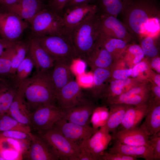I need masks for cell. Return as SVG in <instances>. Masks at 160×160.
I'll use <instances>...</instances> for the list:
<instances>
[{
    "label": "cell",
    "instance_id": "1",
    "mask_svg": "<svg viewBox=\"0 0 160 160\" xmlns=\"http://www.w3.org/2000/svg\"><path fill=\"white\" fill-rule=\"evenodd\" d=\"M159 13L157 0H132L123 13L124 25L130 33L142 39L156 37L160 31Z\"/></svg>",
    "mask_w": 160,
    "mask_h": 160
},
{
    "label": "cell",
    "instance_id": "2",
    "mask_svg": "<svg viewBox=\"0 0 160 160\" xmlns=\"http://www.w3.org/2000/svg\"><path fill=\"white\" fill-rule=\"evenodd\" d=\"M50 70L36 72L22 83L24 97L31 113L41 105H57L56 92Z\"/></svg>",
    "mask_w": 160,
    "mask_h": 160
},
{
    "label": "cell",
    "instance_id": "3",
    "mask_svg": "<svg viewBox=\"0 0 160 160\" xmlns=\"http://www.w3.org/2000/svg\"><path fill=\"white\" fill-rule=\"evenodd\" d=\"M101 32L97 12L85 19L70 34L78 57L84 59L98 43Z\"/></svg>",
    "mask_w": 160,
    "mask_h": 160
},
{
    "label": "cell",
    "instance_id": "4",
    "mask_svg": "<svg viewBox=\"0 0 160 160\" xmlns=\"http://www.w3.org/2000/svg\"><path fill=\"white\" fill-rule=\"evenodd\" d=\"M55 60H73L78 57L70 34L68 33L52 35L33 37Z\"/></svg>",
    "mask_w": 160,
    "mask_h": 160
},
{
    "label": "cell",
    "instance_id": "5",
    "mask_svg": "<svg viewBox=\"0 0 160 160\" xmlns=\"http://www.w3.org/2000/svg\"><path fill=\"white\" fill-rule=\"evenodd\" d=\"M29 24L32 36L57 35L68 33L64 28L62 17L46 7L33 18Z\"/></svg>",
    "mask_w": 160,
    "mask_h": 160
},
{
    "label": "cell",
    "instance_id": "6",
    "mask_svg": "<svg viewBox=\"0 0 160 160\" xmlns=\"http://www.w3.org/2000/svg\"><path fill=\"white\" fill-rule=\"evenodd\" d=\"M38 132L56 151L60 159L79 160V145L67 138L55 127Z\"/></svg>",
    "mask_w": 160,
    "mask_h": 160
},
{
    "label": "cell",
    "instance_id": "7",
    "mask_svg": "<svg viewBox=\"0 0 160 160\" xmlns=\"http://www.w3.org/2000/svg\"><path fill=\"white\" fill-rule=\"evenodd\" d=\"M64 115V110L57 105L40 106L31 113V127L38 132L48 130Z\"/></svg>",
    "mask_w": 160,
    "mask_h": 160
},
{
    "label": "cell",
    "instance_id": "8",
    "mask_svg": "<svg viewBox=\"0 0 160 160\" xmlns=\"http://www.w3.org/2000/svg\"><path fill=\"white\" fill-rule=\"evenodd\" d=\"M30 140L22 154V158L28 160H57L58 154L43 137L30 134Z\"/></svg>",
    "mask_w": 160,
    "mask_h": 160
},
{
    "label": "cell",
    "instance_id": "9",
    "mask_svg": "<svg viewBox=\"0 0 160 160\" xmlns=\"http://www.w3.org/2000/svg\"><path fill=\"white\" fill-rule=\"evenodd\" d=\"M29 25L14 13H0V35L2 38L13 42L20 40Z\"/></svg>",
    "mask_w": 160,
    "mask_h": 160
},
{
    "label": "cell",
    "instance_id": "10",
    "mask_svg": "<svg viewBox=\"0 0 160 160\" xmlns=\"http://www.w3.org/2000/svg\"><path fill=\"white\" fill-rule=\"evenodd\" d=\"M96 106L89 98L84 96L73 106L64 109L63 118L68 121L81 125H89L90 118Z\"/></svg>",
    "mask_w": 160,
    "mask_h": 160
},
{
    "label": "cell",
    "instance_id": "11",
    "mask_svg": "<svg viewBox=\"0 0 160 160\" xmlns=\"http://www.w3.org/2000/svg\"><path fill=\"white\" fill-rule=\"evenodd\" d=\"M53 127L67 138L79 145L99 129H95L89 125L83 126L69 122L63 118L57 121Z\"/></svg>",
    "mask_w": 160,
    "mask_h": 160
},
{
    "label": "cell",
    "instance_id": "12",
    "mask_svg": "<svg viewBox=\"0 0 160 160\" xmlns=\"http://www.w3.org/2000/svg\"><path fill=\"white\" fill-rule=\"evenodd\" d=\"M112 139L110 132L101 127L90 138L82 141L79 147L91 153L97 160H101L102 156Z\"/></svg>",
    "mask_w": 160,
    "mask_h": 160
},
{
    "label": "cell",
    "instance_id": "13",
    "mask_svg": "<svg viewBox=\"0 0 160 160\" xmlns=\"http://www.w3.org/2000/svg\"><path fill=\"white\" fill-rule=\"evenodd\" d=\"M147 89L141 86L134 87L121 95L104 100L109 105L120 104L139 106L149 104L151 94H147Z\"/></svg>",
    "mask_w": 160,
    "mask_h": 160
},
{
    "label": "cell",
    "instance_id": "14",
    "mask_svg": "<svg viewBox=\"0 0 160 160\" xmlns=\"http://www.w3.org/2000/svg\"><path fill=\"white\" fill-rule=\"evenodd\" d=\"M98 14L101 33L122 39L127 43L132 37L124 24L116 17L107 14Z\"/></svg>",
    "mask_w": 160,
    "mask_h": 160
},
{
    "label": "cell",
    "instance_id": "15",
    "mask_svg": "<svg viewBox=\"0 0 160 160\" xmlns=\"http://www.w3.org/2000/svg\"><path fill=\"white\" fill-rule=\"evenodd\" d=\"M97 12L96 5L92 4L79 6L65 10L62 17L65 30L70 34L87 17Z\"/></svg>",
    "mask_w": 160,
    "mask_h": 160
},
{
    "label": "cell",
    "instance_id": "16",
    "mask_svg": "<svg viewBox=\"0 0 160 160\" xmlns=\"http://www.w3.org/2000/svg\"><path fill=\"white\" fill-rule=\"evenodd\" d=\"M72 61L65 59L56 60L53 66L50 70V78L56 94L61 88L74 80V75L70 68Z\"/></svg>",
    "mask_w": 160,
    "mask_h": 160
},
{
    "label": "cell",
    "instance_id": "17",
    "mask_svg": "<svg viewBox=\"0 0 160 160\" xmlns=\"http://www.w3.org/2000/svg\"><path fill=\"white\" fill-rule=\"evenodd\" d=\"M84 95L81 87L76 80H73L57 93V105L63 109L69 108L76 104Z\"/></svg>",
    "mask_w": 160,
    "mask_h": 160
},
{
    "label": "cell",
    "instance_id": "18",
    "mask_svg": "<svg viewBox=\"0 0 160 160\" xmlns=\"http://www.w3.org/2000/svg\"><path fill=\"white\" fill-rule=\"evenodd\" d=\"M19 122L31 127V115L24 95L23 83L18 89L7 113Z\"/></svg>",
    "mask_w": 160,
    "mask_h": 160
},
{
    "label": "cell",
    "instance_id": "19",
    "mask_svg": "<svg viewBox=\"0 0 160 160\" xmlns=\"http://www.w3.org/2000/svg\"><path fill=\"white\" fill-rule=\"evenodd\" d=\"M28 54L33 62L36 72L49 71L54 65L55 60L32 36L30 38Z\"/></svg>",
    "mask_w": 160,
    "mask_h": 160
},
{
    "label": "cell",
    "instance_id": "20",
    "mask_svg": "<svg viewBox=\"0 0 160 160\" xmlns=\"http://www.w3.org/2000/svg\"><path fill=\"white\" fill-rule=\"evenodd\" d=\"M111 135L112 139L117 140L123 144L152 147L149 136L139 127L117 131Z\"/></svg>",
    "mask_w": 160,
    "mask_h": 160
},
{
    "label": "cell",
    "instance_id": "21",
    "mask_svg": "<svg viewBox=\"0 0 160 160\" xmlns=\"http://www.w3.org/2000/svg\"><path fill=\"white\" fill-rule=\"evenodd\" d=\"M46 7L41 0H20L9 8L6 12L14 13L29 24L33 18Z\"/></svg>",
    "mask_w": 160,
    "mask_h": 160
},
{
    "label": "cell",
    "instance_id": "22",
    "mask_svg": "<svg viewBox=\"0 0 160 160\" xmlns=\"http://www.w3.org/2000/svg\"><path fill=\"white\" fill-rule=\"evenodd\" d=\"M113 144L109 150L110 153H119L137 159L142 158L145 160H153L152 147L147 146H134L122 144L114 140Z\"/></svg>",
    "mask_w": 160,
    "mask_h": 160
},
{
    "label": "cell",
    "instance_id": "23",
    "mask_svg": "<svg viewBox=\"0 0 160 160\" xmlns=\"http://www.w3.org/2000/svg\"><path fill=\"white\" fill-rule=\"evenodd\" d=\"M144 121L139 127L149 136L160 131V102L150 100Z\"/></svg>",
    "mask_w": 160,
    "mask_h": 160
},
{
    "label": "cell",
    "instance_id": "24",
    "mask_svg": "<svg viewBox=\"0 0 160 160\" xmlns=\"http://www.w3.org/2000/svg\"><path fill=\"white\" fill-rule=\"evenodd\" d=\"M18 87L10 77H0V116L7 113Z\"/></svg>",
    "mask_w": 160,
    "mask_h": 160
},
{
    "label": "cell",
    "instance_id": "25",
    "mask_svg": "<svg viewBox=\"0 0 160 160\" xmlns=\"http://www.w3.org/2000/svg\"><path fill=\"white\" fill-rule=\"evenodd\" d=\"M113 57L98 42L92 50L84 59L92 70L97 68H109Z\"/></svg>",
    "mask_w": 160,
    "mask_h": 160
},
{
    "label": "cell",
    "instance_id": "26",
    "mask_svg": "<svg viewBox=\"0 0 160 160\" xmlns=\"http://www.w3.org/2000/svg\"><path fill=\"white\" fill-rule=\"evenodd\" d=\"M148 105L132 106L129 108L125 113L121 123L118 127L117 131L139 127L148 112Z\"/></svg>",
    "mask_w": 160,
    "mask_h": 160
},
{
    "label": "cell",
    "instance_id": "27",
    "mask_svg": "<svg viewBox=\"0 0 160 160\" xmlns=\"http://www.w3.org/2000/svg\"><path fill=\"white\" fill-rule=\"evenodd\" d=\"M132 0H96L97 12L116 17L123 13L129 6Z\"/></svg>",
    "mask_w": 160,
    "mask_h": 160
},
{
    "label": "cell",
    "instance_id": "28",
    "mask_svg": "<svg viewBox=\"0 0 160 160\" xmlns=\"http://www.w3.org/2000/svg\"><path fill=\"white\" fill-rule=\"evenodd\" d=\"M94 78L93 87L89 91L90 98L94 101L101 98L106 88L104 84L111 75L109 68H97L92 70Z\"/></svg>",
    "mask_w": 160,
    "mask_h": 160
},
{
    "label": "cell",
    "instance_id": "29",
    "mask_svg": "<svg viewBox=\"0 0 160 160\" xmlns=\"http://www.w3.org/2000/svg\"><path fill=\"white\" fill-rule=\"evenodd\" d=\"M109 114L105 125L102 127L109 132L113 133L121 123L127 109L132 105L120 104L109 105Z\"/></svg>",
    "mask_w": 160,
    "mask_h": 160
},
{
    "label": "cell",
    "instance_id": "30",
    "mask_svg": "<svg viewBox=\"0 0 160 160\" xmlns=\"http://www.w3.org/2000/svg\"><path fill=\"white\" fill-rule=\"evenodd\" d=\"M30 44V38L24 40L17 41L9 48L12 57V68L10 77L12 78L16 71L27 55Z\"/></svg>",
    "mask_w": 160,
    "mask_h": 160
},
{
    "label": "cell",
    "instance_id": "31",
    "mask_svg": "<svg viewBox=\"0 0 160 160\" xmlns=\"http://www.w3.org/2000/svg\"><path fill=\"white\" fill-rule=\"evenodd\" d=\"M98 42L111 54L113 57L122 54L127 47V42L124 41L101 33Z\"/></svg>",
    "mask_w": 160,
    "mask_h": 160
},
{
    "label": "cell",
    "instance_id": "32",
    "mask_svg": "<svg viewBox=\"0 0 160 160\" xmlns=\"http://www.w3.org/2000/svg\"><path fill=\"white\" fill-rule=\"evenodd\" d=\"M34 67L33 62L28 54L17 68L14 75L11 78L14 83L19 87L20 84L30 77Z\"/></svg>",
    "mask_w": 160,
    "mask_h": 160
},
{
    "label": "cell",
    "instance_id": "33",
    "mask_svg": "<svg viewBox=\"0 0 160 160\" xmlns=\"http://www.w3.org/2000/svg\"><path fill=\"white\" fill-rule=\"evenodd\" d=\"M17 130L27 133L31 132V127L22 124L7 113L0 116V132Z\"/></svg>",
    "mask_w": 160,
    "mask_h": 160
},
{
    "label": "cell",
    "instance_id": "34",
    "mask_svg": "<svg viewBox=\"0 0 160 160\" xmlns=\"http://www.w3.org/2000/svg\"><path fill=\"white\" fill-rule=\"evenodd\" d=\"M109 110L105 106L96 107L94 110L90 118V123L95 129L104 126L108 119Z\"/></svg>",
    "mask_w": 160,
    "mask_h": 160
},
{
    "label": "cell",
    "instance_id": "35",
    "mask_svg": "<svg viewBox=\"0 0 160 160\" xmlns=\"http://www.w3.org/2000/svg\"><path fill=\"white\" fill-rule=\"evenodd\" d=\"M25 143L12 138L0 137V151H15L22 155L27 148Z\"/></svg>",
    "mask_w": 160,
    "mask_h": 160
},
{
    "label": "cell",
    "instance_id": "36",
    "mask_svg": "<svg viewBox=\"0 0 160 160\" xmlns=\"http://www.w3.org/2000/svg\"><path fill=\"white\" fill-rule=\"evenodd\" d=\"M123 53L125 54L126 58L132 60L135 65L142 61L145 55L140 46L137 44L127 46Z\"/></svg>",
    "mask_w": 160,
    "mask_h": 160
},
{
    "label": "cell",
    "instance_id": "37",
    "mask_svg": "<svg viewBox=\"0 0 160 160\" xmlns=\"http://www.w3.org/2000/svg\"><path fill=\"white\" fill-rule=\"evenodd\" d=\"M9 48L6 50L0 57V77H10L12 63L11 55Z\"/></svg>",
    "mask_w": 160,
    "mask_h": 160
},
{
    "label": "cell",
    "instance_id": "38",
    "mask_svg": "<svg viewBox=\"0 0 160 160\" xmlns=\"http://www.w3.org/2000/svg\"><path fill=\"white\" fill-rule=\"evenodd\" d=\"M156 38L148 36L142 38L140 47L145 55L151 57L157 55L158 50L154 41Z\"/></svg>",
    "mask_w": 160,
    "mask_h": 160
},
{
    "label": "cell",
    "instance_id": "39",
    "mask_svg": "<svg viewBox=\"0 0 160 160\" xmlns=\"http://www.w3.org/2000/svg\"><path fill=\"white\" fill-rule=\"evenodd\" d=\"M31 133H28L17 130L6 131L0 132V137L17 140L25 143L28 145L30 140Z\"/></svg>",
    "mask_w": 160,
    "mask_h": 160
},
{
    "label": "cell",
    "instance_id": "40",
    "mask_svg": "<svg viewBox=\"0 0 160 160\" xmlns=\"http://www.w3.org/2000/svg\"><path fill=\"white\" fill-rule=\"evenodd\" d=\"M87 63L85 60L79 57L73 59L71 65V70L76 76L86 72Z\"/></svg>",
    "mask_w": 160,
    "mask_h": 160
},
{
    "label": "cell",
    "instance_id": "41",
    "mask_svg": "<svg viewBox=\"0 0 160 160\" xmlns=\"http://www.w3.org/2000/svg\"><path fill=\"white\" fill-rule=\"evenodd\" d=\"M69 0H50L46 6L52 11L62 17L65 7Z\"/></svg>",
    "mask_w": 160,
    "mask_h": 160
},
{
    "label": "cell",
    "instance_id": "42",
    "mask_svg": "<svg viewBox=\"0 0 160 160\" xmlns=\"http://www.w3.org/2000/svg\"><path fill=\"white\" fill-rule=\"evenodd\" d=\"M149 140L153 148V160H160V131L149 136Z\"/></svg>",
    "mask_w": 160,
    "mask_h": 160
},
{
    "label": "cell",
    "instance_id": "43",
    "mask_svg": "<svg viewBox=\"0 0 160 160\" xmlns=\"http://www.w3.org/2000/svg\"><path fill=\"white\" fill-rule=\"evenodd\" d=\"M81 87L89 88L92 86L94 84L93 73L90 72H86L82 74L76 76V80Z\"/></svg>",
    "mask_w": 160,
    "mask_h": 160
},
{
    "label": "cell",
    "instance_id": "44",
    "mask_svg": "<svg viewBox=\"0 0 160 160\" xmlns=\"http://www.w3.org/2000/svg\"><path fill=\"white\" fill-rule=\"evenodd\" d=\"M136 158L119 153H110L105 152L101 160H136Z\"/></svg>",
    "mask_w": 160,
    "mask_h": 160
},
{
    "label": "cell",
    "instance_id": "45",
    "mask_svg": "<svg viewBox=\"0 0 160 160\" xmlns=\"http://www.w3.org/2000/svg\"><path fill=\"white\" fill-rule=\"evenodd\" d=\"M149 66L147 63L144 61H141L135 64L132 69V73L131 76L136 78L142 73L148 71Z\"/></svg>",
    "mask_w": 160,
    "mask_h": 160
},
{
    "label": "cell",
    "instance_id": "46",
    "mask_svg": "<svg viewBox=\"0 0 160 160\" xmlns=\"http://www.w3.org/2000/svg\"><path fill=\"white\" fill-rule=\"evenodd\" d=\"M132 73V69H118L113 72V77L116 80L125 79L130 76Z\"/></svg>",
    "mask_w": 160,
    "mask_h": 160
},
{
    "label": "cell",
    "instance_id": "47",
    "mask_svg": "<svg viewBox=\"0 0 160 160\" xmlns=\"http://www.w3.org/2000/svg\"><path fill=\"white\" fill-rule=\"evenodd\" d=\"M96 0H69L67 3L64 9V11L67 9H70L74 7L90 4Z\"/></svg>",
    "mask_w": 160,
    "mask_h": 160
},
{
    "label": "cell",
    "instance_id": "48",
    "mask_svg": "<svg viewBox=\"0 0 160 160\" xmlns=\"http://www.w3.org/2000/svg\"><path fill=\"white\" fill-rule=\"evenodd\" d=\"M20 0H0V13L6 12L8 9Z\"/></svg>",
    "mask_w": 160,
    "mask_h": 160
},
{
    "label": "cell",
    "instance_id": "49",
    "mask_svg": "<svg viewBox=\"0 0 160 160\" xmlns=\"http://www.w3.org/2000/svg\"><path fill=\"white\" fill-rule=\"evenodd\" d=\"M16 41H9L0 37V57L6 50L12 46Z\"/></svg>",
    "mask_w": 160,
    "mask_h": 160
},
{
    "label": "cell",
    "instance_id": "50",
    "mask_svg": "<svg viewBox=\"0 0 160 160\" xmlns=\"http://www.w3.org/2000/svg\"><path fill=\"white\" fill-rule=\"evenodd\" d=\"M151 67L154 69L159 73H160V58L159 57H155L151 62Z\"/></svg>",
    "mask_w": 160,
    "mask_h": 160
},
{
    "label": "cell",
    "instance_id": "51",
    "mask_svg": "<svg viewBox=\"0 0 160 160\" xmlns=\"http://www.w3.org/2000/svg\"><path fill=\"white\" fill-rule=\"evenodd\" d=\"M154 83L156 85L160 87V74H156L153 78Z\"/></svg>",
    "mask_w": 160,
    "mask_h": 160
},
{
    "label": "cell",
    "instance_id": "52",
    "mask_svg": "<svg viewBox=\"0 0 160 160\" xmlns=\"http://www.w3.org/2000/svg\"><path fill=\"white\" fill-rule=\"evenodd\" d=\"M41 0L44 2V0Z\"/></svg>",
    "mask_w": 160,
    "mask_h": 160
}]
</instances>
